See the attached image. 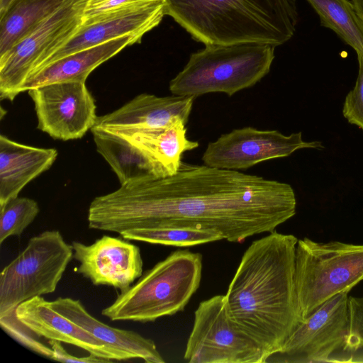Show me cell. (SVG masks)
<instances>
[{
    "label": "cell",
    "instance_id": "obj_20",
    "mask_svg": "<svg viewBox=\"0 0 363 363\" xmlns=\"http://www.w3.org/2000/svg\"><path fill=\"white\" fill-rule=\"evenodd\" d=\"M140 43L134 35H128L65 56L30 74L23 92L52 83L86 82L88 76L100 65L127 46Z\"/></svg>",
    "mask_w": 363,
    "mask_h": 363
},
{
    "label": "cell",
    "instance_id": "obj_4",
    "mask_svg": "<svg viewBox=\"0 0 363 363\" xmlns=\"http://www.w3.org/2000/svg\"><path fill=\"white\" fill-rule=\"evenodd\" d=\"M202 266L201 254L174 251L120 292L101 315L112 321L147 323L182 311L200 286Z\"/></svg>",
    "mask_w": 363,
    "mask_h": 363
},
{
    "label": "cell",
    "instance_id": "obj_11",
    "mask_svg": "<svg viewBox=\"0 0 363 363\" xmlns=\"http://www.w3.org/2000/svg\"><path fill=\"white\" fill-rule=\"evenodd\" d=\"M27 91L34 103L38 128L54 139H80L95 125L96 106L85 82L52 83Z\"/></svg>",
    "mask_w": 363,
    "mask_h": 363
},
{
    "label": "cell",
    "instance_id": "obj_7",
    "mask_svg": "<svg viewBox=\"0 0 363 363\" xmlns=\"http://www.w3.org/2000/svg\"><path fill=\"white\" fill-rule=\"evenodd\" d=\"M73 259V248L59 230L32 237L0 274V318L15 315L22 303L53 293Z\"/></svg>",
    "mask_w": 363,
    "mask_h": 363
},
{
    "label": "cell",
    "instance_id": "obj_9",
    "mask_svg": "<svg viewBox=\"0 0 363 363\" xmlns=\"http://www.w3.org/2000/svg\"><path fill=\"white\" fill-rule=\"evenodd\" d=\"M88 0H67L0 58V98L13 101L29 76L78 31Z\"/></svg>",
    "mask_w": 363,
    "mask_h": 363
},
{
    "label": "cell",
    "instance_id": "obj_5",
    "mask_svg": "<svg viewBox=\"0 0 363 363\" xmlns=\"http://www.w3.org/2000/svg\"><path fill=\"white\" fill-rule=\"evenodd\" d=\"M274 48L265 44L207 45L191 55L169 82L173 95L194 96L221 92L228 96L251 87L270 71Z\"/></svg>",
    "mask_w": 363,
    "mask_h": 363
},
{
    "label": "cell",
    "instance_id": "obj_24",
    "mask_svg": "<svg viewBox=\"0 0 363 363\" xmlns=\"http://www.w3.org/2000/svg\"><path fill=\"white\" fill-rule=\"evenodd\" d=\"M120 235L127 240L174 247H191L224 240L223 235L215 230L190 227L138 228L124 230Z\"/></svg>",
    "mask_w": 363,
    "mask_h": 363
},
{
    "label": "cell",
    "instance_id": "obj_28",
    "mask_svg": "<svg viewBox=\"0 0 363 363\" xmlns=\"http://www.w3.org/2000/svg\"><path fill=\"white\" fill-rule=\"evenodd\" d=\"M359 71L355 85L345 97L342 114L347 121L363 130V58L357 56Z\"/></svg>",
    "mask_w": 363,
    "mask_h": 363
},
{
    "label": "cell",
    "instance_id": "obj_16",
    "mask_svg": "<svg viewBox=\"0 0 363 363\" xmlns=\"http://www.w3.org/2000/svg\"><path fill=\"white\" fill-rule=\"evenodd\" d=\"M194 96L140 94L119 108L98 116L94 128L106 130L154 129L177 121L187 123Z\"/></svg>",
    "mask_w": 363,
    "mask_h": 363
},
{
    "label": "cell",
    "instance_id": "obj_2",
    "mask_svg": "<svg viewBox=\"0 0 363 363\" xmlns=\"http://www.w3.org/2000/svg\"><path fill=\"white\" fill-rule=\"evenodd\" d=\"M298 238L274 230L245 251L225 295L232 318L268 359L302 322L295 282Z\"/></svg>",
    "mask_w": 363,
    "mask_h": 363
},
{
    "label": "cell",
    "instance_id": "obj_22",
    "mask_svg": "<svg viewBox=\"0 0 363 363\" xmlns=\"http://www.w3.org/2000/svg\"><path fill=\"white\" fill-rule=\"evenodd\" d=\"M91 131L96 151L109 164L121 184L153 175L147 159L129 141L108 130L93 128Z\"/></svg>",
    "mask_w": 363,
    "mask_h": 363
},
{
    "label": "cell",
    "instance_id": "obj_15",
    "mask_svg": "<svg viewBox=\"0 0 363 363\" xmlns=\"http://www.w3.org/2000/svg\"><path fill=\"white\" fill-rule=\"evenodd\" d=\"M15 315L38 337L80 347L89 354L111 360L130 359L128 355L99 340L53 309L42 296L30 298L16 309Z\"/></svg>",
    "mask_w": 363,
    "mask_h": 363
},
{
    "label": "cell",
    "instance_id": "obj_18",
    "mask_svg": "<svg viewBox=\"0 0 363 363\" xmlns=\"http://www.w3.org/2000/svg\"><path fill=\"white\" fill-rule=\"evenodd\" d=\"M50 304L66 318L130 359H140L147 363L165 362L152 340L135 331L113 328L100 321L86 311L79 300L59 297L50 301Z\"/></svg>",
    "mask_w": 363,
    "mask_h": 363
},
{
    "label": "cell",
    "instance_id": "obj_31",
    "mask_svg": "<svg viewBox=\"0 0 363 363\" xmlns=\"http://www.w3.org/2000/svg\"><path fill=\"white\" fill-rule=\"evenodd\" d=\"M354 8L363 21V0H351Z\"/></svg>",
    "mask_w": 363,
    "mask_h": 363
},
{
    "label": "cell",
    "instance_id": "obj_3",
    "mask_svg": "<svg viewBox=\"0 0 363 363\" xmlns=\"http://www.w3.org/2000/svg\"><path fill=\"white\" fill-rule=\"evenodd\" d=\"M171 16L196 41L207 45L289 41L298 22L296 0H164Z\"/></svg>",
    "mask_w": 363,
    "mask_h": 363
},
{
    "label": "cell",
    "instance_id": "obj_27",
    "mask_svg": "<svg viewBox=\"0 0 363 363\" xmlns=\"http://www.w3.org/2000/svg\"><path fill=\"white\" fill-rule=\"evenodd\" d=\"M2 330L23 347L47 358H51L52 350L43 344L33 332L23 325L15 315L0 318Z\"/></svg>",
    "mask_w": 363,
    "mask_h": 363
},
{
    "label": "cell",
    "instance_id": "obj_26",
    "mask_svg": "<svg viewBox=\"0 0 363 363\" xmlns=\"http://www.w3.org/2000/svg\"><path fill=\"white\" fill-rule=\"evenodd\" d=\"M350 331L338 362H363V297L349 296Z\"/></svg>",
    "mask_w": 363,
    "mask_h": 363
},
{
    "label": "cell",
    "instance_id": "obj_29",
    "mask_svg": "<svg viewBox=\"0 0 363 363\" xmlns=\"http://www.w3.org/2000/svg\"><path fill=\"white\" fill-rule=\"evenodd\" d=\"M162 0H88L84 21L111 11Z\"/></svg>",
    "mask_w": 363,
    "mask_h": 363
},
{
    "label": "cell",
    "instance_id": "obj_19",
    "mask_svg": "<svg viewBox=\"0 0 363 363\" xmlns=\"http://www.w3.org/2000/svg\"><path fill=\"white\" fill-rule=\"evenodd\" d=\"M55 148L16 142L0 135V206L17 197L32 180L48 170L57 157Z\"/></svg>",
    "mask_w": 363,
    "mask_h": 363
},
{
    "label": "cell",
    "instance_id": "obj_30",
    "mask_svg": "<svg viewBox=\"0 0 363 363\" xmlns=\"http://www.w3.org/2000/svg\"><path fill=\"white\" fill-rule=\"evenodd\" d=\"M48 344L52 350L51 359L61 362L79 363H108L113 360L101 358L89 354L85 357H76L68 353L63 347L62 342L57 340H49Z\"/></svg>",
    "mask_w": 363,
    "mask_h": 363
},
{
    "label": "cell",
    "instance_id": "obj_10",
    "mask_svg": "<svg viewBox=\"0 0 363 363\" xmlns=\"http://www.w3.org/2000/svg\"><path fill=\"white\" fill-rule=\"evenodd\" d=\"M348 293L333 296L302 321L281 350L272 356L277 357L274 361L338 362L350 331Z\"/></svg>",
    "mask_w": 363,
    "mask_h": 363
},
{
    "label": "cell",
    "instance_id": "obj_1",
    "mask_svg": "<svg viewBox=\"0 0 363 363\" xmlns=\"http://www.w3.org/2000/svg\"><path fill=\"white\" fill-rule=\"evenodd\" d=\"M296 210L289 184L182 162L174 175H146L95 197L87 220L90 229L119 234L138 228L211 229L240 242L275 230Z\"/></svg>",
    "mask_w": 363,
    "mask_h": 363
},
{
    "label": "cell",
    "instance_id": "obj_8",
    "mask_svg": "<svg viewBox=\"0 0 363 363\" xmlns=\"http://www.w3.org/2000/svg\"><path fill=\"white\" fill-rule=\"evenodd\" d=\"M184 358L189 363H262L259 344L232 318L225 295L199 304Z\"/></svg>",
    "mask_w": 363,
    "mask_h": 363
},
{
    "label": "cell",
    "instance_id": "obj_23",
    "mask_svg": "<svg viewBox=\"0 0 363 363\" xmlns=\"http://www.w3.org/2000/svg\"><path fill=\"white\" fill-rule=\"evenodd\" d=\"M320 25L337 35L363 58V21L349 0H306Z\"/></svg>",
    "mask_w": 363,
    "mask_h": 363
},
{
    "label": "cell",
    "instance_id": "obj_14",
    "mask_svg": "<svg viewBox=\"0 0 363 363\" xmlns=\"http://www.w3.org/2000/svg\"><path fill=\"white\" fill-rule=\"evenodd\" d=\"M77 272L94 285L127 290L143 273V261L138 246L125 239L104 235L90 245L72 242Z\"/></svg>",
    "mask_w": 363,
    "mask_h": 363
},
{
    "label": "cell",
    "instance_id": "obj_25",
    "mask_svg": "<svg viewBox=\"0 0 363 363\" xmlns=\"http://www.w3.org/2000/svg\"><path fill=\"white\" fill-rule=\"evenodd\" d=\"M40 211L38 203L28 197H16L0 206V244L11 236H20Z\"/></svg>",
    "mask_w": 363,
    "mask_h": 363
},
{
    "label": "cell",
    "instance_id": "obj_32",
    "mask_svg": "<svg viewBox=\"0 0 363 363\" xmlns=\"http://www.w3.org/2000/svg\"><path fill=\"white\" fill-rule=\"evenodd\" d=\"M13 0H0V15L3 14Z\"/></svg>",
    "mask_w": 363,
    "mask_h": 363
},
{
    "label": "cell",
    "instance_id": "obj_21",
    "mask_svg": "<svg viewBox=\"0 0 363 363\" xmlns=\"http://www.w3.org/2000/svg\"><path fill=\"white\" fill-rule=\"evenodd\" d=\"M67 0H13L0 15V58L31 33Z\"/></svg>",
    "mask_w": 363,
    "mask_h": 363
},
{
    "label": "cell",
    "instance_id": "obj_6",
    "mask_svg": "<svg viewBox=\"0 0 363 363\" xmlns=\"http://www.w3.org/2000/svg\"><path fill=\"white\" fill-rule=\"evenodd\" d=\"M363 280V244L298 240L294 282L302 321L328 299Z\"/></svg>",
    "mask_w": 363,
    "mask_h": 363
},
{
    "label": "cell",
    "instance_id": "obj_12",
    "mask_svg": "<svg viewBox=\"0 0 363 363\" xmlns=\"http://www.w3.org/2000/svg\"><path fill=\"white\" fill-rule=\"evenodd\" d=\"M323 147L320 141H304L301 132L285 135L275 130L244 127L209 143L202 160L208 167L238 171L268 160L288 157L298 150Z\"/></svg>",
    "mask_w": 363,
    "mask_h": 363
},
{
    "label": "cell",
    "instance_id": "obj_13",
    "mask_svg": "<svg viewBox=\"0 0 363 363\" xmlns=\"http://www.w3.org/2000/svg\"><path fill=\"white\" fill-rule=\"evenodd\" d=\"M165 15L162 0L111 11L84 20L69 40L33 72L65 56L124 35H134L141 42L143 35L157 26Z\"/></svg>",
    "mask_w": 363,
    "mask_h": 363
},
{
    "label": "cell",
    "instance_id": "obj_17",
    "mask_svg": "<svg viewBox=\"0 0 363 363\" xmlns=\"http://www.w3.org/2000/svg\"><path fill=\"white\" fill-rule=\"evenodd\" d=\"M186 124L177 121L160 128L108 130L137 147L149 161L153 175L164 177L175 174L182 164V155L199 146L197 141L187 138Z\"/></svg>",
    "mask_w": 363,
    "mask_h": 363
}]
</instances>
